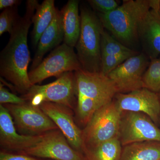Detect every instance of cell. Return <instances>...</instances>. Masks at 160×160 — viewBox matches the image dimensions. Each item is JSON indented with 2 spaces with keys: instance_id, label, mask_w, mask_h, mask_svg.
<instances>
[{
  "instance_id": "9a60e30c",
  "label": "cell",
  "mask_w": 160,
  "mask_h": 160,
  "mask_svg": "<svg viewBox=\"0 0 160 160\" xmlns=\"http://www.w3.org/2000/svg\"><path fill=\"white\" fill-rule=\"evenodd\" d=\"M64 38L62 16L61 10L57 8L53 20L40 38L32 59L31 70L39 65L46 53L59 46L64 41Z\"/></svg>"
},
{
  "instance_id": "d4e9b609",
  "label": "cell",
  "mask_w": 160,
  "mask_h": 160,
  "mask_svg": "<svg viewBox=\"0 0 160 160\" xmlns=\"http://www.w3.org/2000/svg\"><path fill=\"white\" fill-rule=\"evenodd\" d=\"M88 2L92 9L102 14L111 12L120 6L119 2L115 0H89Z\"/></svg>"
},
{
  "instance_id": "30bf717a",
  "label": "cell",
  "mask_w": 160,
  "mask_h": 160,
  "mask_svg": "<svg viewBox=\"0 0 160 160\" xmlns=\"http://www.w3.org/2000/svg\"><path fill=\"white\" fill-rule=\"evenodd\" d=\"M77 96L92 100L99 108L112 102L118 93L114 83L108 76L99 72L81 69L75 72Z\"/></svg>"
},
{
  "instance_id": "ac0fdd59",
  "label": "cell",
  "mask_w": 160,
  "mask_h": 160,
  "mask_svg": "<svg viewBox=\"0 0 160 160\" xmlns=\"http://www.w3.org/2000/svg\"><path fill=\"white\" fill-rule=\"evenodd\" d=\"M56 9L54 0H45L37 7L32 18V42L34 48L37 47L41 36L53 20Z\"/></svg>"
},
{
  "instance_id": "484cf974",
  "label": "cell",
  "mask_w": 160,
  "mask_h": 160,
  "mask_svg": "<svg viewBox=\"0 0 160 160\" xmlns=\"http://www.w3.org/2000/svg\"><path fill=\"white\" fill-rule=\"evenodd\" d=\"M26 102V100L22 97H19L16 95L9 92L5 88L4 84H0V103L4 104L21 105Z\"/></svg>"
},
{
  "instance_id": "277c9868",
  "label": "cell",
  "mask_w": 160,
  "mask_h": 160,
  "mask_svg": "<svg viewBox=\"0 0 160 160\" xmlns=\"http://www.w3.org/2000/svg\"><path fill=\"white\" fill-rule=\"evenodd\" d=\"M16 153L52 160H85L69 145L59 129L36 136H26Z\"/></svg>"
},
{
  "instance_id": "8992f818",
  "label": "cell",
  "mask_w": 160,
  "mask_h": 160,
  "mask_svg": "<svg viewBox=\"0 0 160 160\" xmlns=\"http://www.w3.org/2000/svg\"><path fill=\"white\" fill-rule=\"evenodd\" d=\"M122 112L113 100L98 109L82 130L83 150L118 138Z\"/></svg>"
},
{
  "instance_id": "5b68a950",
  "label": "cell",
  "mask_w": 160,
  "mask_h": 160,
  "mask_svg": "<svg viewBox=\"0 0 160 160\" xmlns=\"http://www.w3.org/2000/svg\"><path fill=\"white\" fill-rule=\"evenodd\" d=\"M26 102L39 106L45 102L63 105L74 109L77 103V89L75 72H68L54 82L42 86L33 85L26 94L21 96Z\"/></svg>"
},
{
  "instance_id": "f546056e",
  "label": "cell",
  "mask_w": 160,
  "mask_h": 160,
  "mask_svg": "<svg viewBox=\"0 0 160 160\" xmlns=\"http://www.w3.org/2000/svg\"><path fill=\"white\" fill-rule=\"evenodd\" d=\"M159 123H160V117H159Z\"/></svg>"
},
{
  "instance_id": "8fae6325",
  "label": "cell",
  "mask_w": 160,
  "mask_h": 160,
  "mask_svg": "<svg viewBox=\"0 0 160 160\" xmlns=\"http://www.w3.org/2000/svg\"><path fill=\"white\" fill-rule=\"evenodd\" d=\"M150 60L143 52L129 58L108 75L118 93H126L144 88L143 77Z\"/></svg>"
},
{
  "instance_id": "ba28073f",
  "label": "cell",
  "mask_w": 160,
  "mask_h": 160,
  "mask_svg": "<svg viewBox=\"0 0 160 160\" xmlns=\"http://www.w3.org/2000/svg\"><path fill=\"white\" fill-rule=\"evenodd\" d=\"M10 113L18 133L25 136L39 135L58 127L41 109L29 103L2 105Z\"/></svg>"
},
{
  "instance_id": "603a6c76",
  "label": "cell",
  "mask_w": 160,
  "mask_h": 160,
  "mask_svg": "<svg viewBox=\"0 0 160 160\" xmlns=\"http://www.w3.org/2000/svg\"><path fill=\"white\" fill-rule=\"evenodd\" d=\"M18 6L4 9L0 14V36L6 32L11 34L14 25L20 17L18 14Z\"/></svg>"
},
{
  "instance_id": "4fadbf2b",
  "label": "cell",
  "mask_w": 160,
  "mask_h": 160,
  "mask_svg": "<svg viewBox=\"0 0 160 160\" xmlns=\"http://www.w3.org/2000/svg\"><path fill=\"white\" fill-rule=\"evenodd\" d=\"M39 107L55 123L70 146L83 154L82 130L76 122L72 109L63 105L49 102L42 103Z\"/></svg>"
},
{
  "instance_id": "83f0119b",
  "label": "cell",
  "mask_w": 160,
  "mask_h": 160,
  "mask_svg": "<svg viewBox=\"0 0 160 160\" xmlns=\"http://www.w3.org/2000/svg\"><path fill=\"white\" fill-rule=\"evenodd\" d=\"M22 1L19 0H0V9H6L18 6Z\"/></svg>"
},
{
  "instance_id": "e0dca14e",
  "label": "cell",
  "mask_w": 160,
  "mask_h": 160,
  "mask_svg": "<svg viewBox=\"0 0 160 160\" xmlns=\"http://www.w3.org/2000/svg\"><path fill=\"white\" fill-rule=\"evenodd\" d=\"M24 135L17 132L14 122L7 109L0 105L1 150L14 152L22 142Z\"/></svg>"
},
{
  "instance_id": "9c48e42d",
  "label": "cell",
  "mask_w": 160,
  "mask_h": 160,
  "mask_svg": "<svg viewBox=\"0 0 160 160\" xmlns=\"http://www.w3.org/2000/svg\"><path fill=\"white\" fill-rule=\"evenodd\" d=\"M118 138L123 146L133 143L160 142V129L147 115L122 111Z\"/></svg>"
},
{
  "instance_id": "2e32d148",
  "label": "cell",
  "mask_w": 160,
  "mask_h": 160,
  "mask_svg": "<svg viewBox=\"0 0 160 160\" xmlns=\"http://www.w3.org/2000/svg\"><path fill=\"white\" fill-rule=\"evenodd\" d=\"M78 0H69L61 9L64 29V43L75 47L81 31V17Z\"/></svg>"
},
{
  "instance_id": "ffe728a7",
  "label": "cell",
  "mask_w": 160,
  "mask_h": 160,
  "mask_svg": "<svg viewBox=\"0 0 160 160\" xmlns=\"http://www.w3.org/2000/svg\"><path fill=\"white\" fill-rule=\"evenodd\" d=\"M118 138L83 150L85 160H120L122 148Z\"/></svg>"
},
{
  "instance_id": "f1b7e54d",
  "label": "cell",
  "mask_w": 160,
  "mask_h": 160,
  "mask_svg": "<svg viewBox=\"0 0 160 160\" xmlns=\"http://www.w3.org/2000/svg\"><path fill=\"white\" fill-rule=\"evenodd\" d=\"M158 95L159 97L160 98V92H159V93H158Z\"/></svg>"
},
{
  "instance_id": "cb8c5ba5",
  "label": "cell",
  "mask_w": 160,
  "mask_h": 160,
  "mask_svg": "<svg viewBox=\"0 0 160 160\" xmlns=\"http://www.w3.org/2000/svg\"><path fill=\"white\" fill-rule=\"evenodd\" d=\"M129 58L124 56L102 54L101 58V72L108 76L110 72Z\"/></svg>"
},
{
  "instance_id": "7a4b0ae2",
  "label": "cell",
  "mask_w": 160,
  "mask_h": 160,
  "mask_svg": "<svg viewBox=\"0 0 160 160\" xmlns=\"http://www.w3.org/2000/svg\"><path fill=\"white\" fill-rule=\"evenodd\" d=\"M150 8L151 0H127L111 12L97 15L104 29L131 49L139 42V26Z\"/></svg>"
},
{
  "instance_id": "d6986e66",
  "label": "cell",
  "mask_w": 160,
  "mask_h": 160,
  "mask_svg": "<svg viewBox=\"0 0 160 160\" xmlns=\"http://www.w3.org/2000/svg\"><path fill=\"white\" fill-rule=\"evenodd\" d=\"M120 160H160V142H144L124 146Z\"/></svg>"
},
{
  "instance_id": "7402d4cb",
  "label": "cell",
  "mask_w": 160,
  "mask_h": 160,
  "mask_svg": "<svg viewBox=\"0 0 160 160\" xmlns=\"http://www.w3.org/2000/svg\"><path fill=\"white\" fill-rule=\"evenodd\" d=\"M144 88L158 93L160 92V58L150 61L143 77Z\"/></svg>"
},
{
  "instance_id": "44dd1931",
  "label": "cell",
  "mask_w": 160,
  "mask_h": 160,
  "mask_svg": "<svg viewBox=\"0 0 160 160\" xmlns=\"http://www.w3.org/2000/svg\"><path fill=\"white\" fill-rule=\"evenodd\" d=\"M101 53L130 58L139 52L123 45L104 28L101 36Z\"/></svg>"
},
{
  "instance_id": "3957f363",
  "label": "cell",
  "mask_w": 160,
  "mask_h": 160,
  "mask_svg": "<svg viewBox=\"0 0 160 160\" xmlns=\"http://www.w3.org/2000/svg\"><path fill=\"white\" fill-rule=\"evenodd\" d=\"M81 31L76 46L82 69L101 72V36L104 29L97 14L86 6L81 8Z\"/></svg>"
},
{
  "instance_id": "7c38bea8",
  "label": "cell",
  "mask_w": 160,
  "mask_h": 160,
  "mask_svg": "<svg viewBox=\"0 0 160 160\" xmlns=\"http://www.w3.org/2000/svg\"><path fill=\"white\" fill-rule=\"evenodd\" d=\"M113 100L122 111L142 112L156 125L159 123L160 98L158 93L143 88L129 93H118Z\"/></svg>"
},
{
  "instance_id": "5bb4252c",
  "label": "cell",
  "mask_w": 160,
  "mask_h": 160,
  "mask_svg": "<svg viewBox=\"0 0 160 160\" xmlns=\"http://www.w3.org/2000/svg\"><path fill=\"white\" fill-rule=\"evenodd\" d=\"M139 41L149 60L160 55V0H151V8L138 28Z\"/></svg>"
},
{
  "instance_id": "6da1fadb",
  "label": "cell",
  "mask_w": 160,
  "mask_h": 160,
  "mask_svg": "<svg viewBox=\"0 0 160 160\" xmlns=\"http://www.w3.org/2000/svg\"><path fill=\"white\" fill-rule=\"evenodd\" d=\"M39 4L37 0L26 2L25 14L16 23L9 42L0 54L1 77L9 82L13 90L22 95L27 93L32 86L28 75L31 58L27 39L32 18Z\"/></svg>"
},
{
  "instance_id": "52a82bcc",
  "label": "cell",
  "mask_w": 160,
  "mask_h": 160,
  "mask_svg": "<svg viewBox=\"0 0 160 160\" xmlns=\"http://www.w3.org/2000/svg\"><path fill=\"white\" fill-rule=\"evenodd\" d=\"M81 69L74 48L63 43L43 59L36 68L29 72L28 75L31 84L36 85L48 78H58L65 72H75Z\"/></svg>"
},
{
  "instance_id": "4316f807",
  "label": "cell",
  "mask_w": 160,
  "mask_h": 160,
  "mask_svg": "<svg viewBox=\"0 0 160 160\" xmlns=\"http://www.w3.org/2000/svg\"><path fill=\"white\" fill-rule=\"evenodd\" d=\"M0 160H52L1 150Z\"/></svg>"
}]
</instances>
